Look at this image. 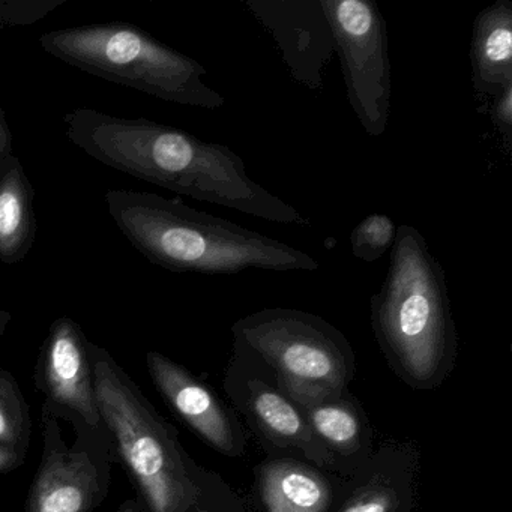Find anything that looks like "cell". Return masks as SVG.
Instances as JSON below:
<instances>
[{
  "label": "cell",
  "instance_id": "1",
  "mask_svg": "<svg viewBox=\"0 0 512 512\" xmlns=\"http://www.w3.org/2000/svg\"><path fill=\"white\" fill-rule=\"evenodd\" d=\"M68 139L98 163L173 193L278 224L307 227L310 218L260 187L238 154L220 143L143 118L95 109L64 116Z\"/></svg>",
  "mask_w": 512,
  "mask_h": 512
},
{
  "label": "cell",
  "instance_id": "2",
  "mask_svg": "<svg viewBox=\"0 0 512 512\" xmlns=\"http://www.w3.org/2000/svg\"><path fill=\"white\" fill-rule=\"evenodd\" d=\"M106 206L119 232L152 265L172 272L236 275L247 269L317 271L305 251L197 211L157 193L109 190Z\"/></svg>",
  "mask_w": 512,
  "mask_h": 512
},
{
  "label": "cell",
  "instance_id": "3",
  "mask_svg": "<svg viewBox=\"0 0 512 512\" xmlns=\"http://www.w3.org/2000/svg\"><path fill=\"white\" fill-rule=\"evenodd\" d=\"M101 418L145 512H211L206 476L178 431L103 347L89 343Z\"/></svg>",
  "mask_w": 512,
  "mask_h": 512
},
{
  "label": "cell",
  "instance_id": "4",
  "mask_svg": "<svg viewBox=\"0 0 512 512\" xmlns=\"http://www.w3.org/2000/svg\"><path fill=\"white\" fill-rule=\"evenodd\" d=\"M388 272L371 296L380 344L413 379L439 373L455 347L446 275L415 227H397Z\"/></svg>",
  "mask_w": 512,
  "mask_h": 512
},
{
  "label": "cell",
  "instance_id": "5",
  "mask_svg": "<svg viewBox=\"0 0 512 512\" xmlns=\"http://www.w3.org/2000/svg\"><path fill=\"white\" fill-rule=\"evenodd\" d=\"M40 46L64 64L167 103L208 110L226 104L206 85L199 62L131 23L56 29L41 35Z\"/></svg>",
  "mask_w": 512,
  "mask_h": 512
},
{
  "label": "cell",
  "instance_id": "6",
  "mask_svg": "<svg viewBox=\"0 0 512 512\" xmlns=\"http://www.w3.org/2000/svg\"><path fill=\"white\" fill-rule=\"evenodd\" d=\"M236 340L275 367L299 400L328 397L343 386L344 338L313 314L263 310L239 320Z\"/></svg>",
  "mask_w": 512,
  "mask_h": 512
},
{
  "label": "cell",
  "instance_id": "7",
  "mask_svg": "<svg viewBox=\"0 0 512 512\" xmlns=\"http://www.w3.org/2000/svg\"><path fill=\"white\" fill-rule=\"evenodd\" d=\"M76 425L73 448L61 433L56 413L41 410L43 458L26 496V512H94L106 500L115 457L106 425L98 430Z\"/></svg>",
  "mask_w": 512,
  "mask_h": 512
},
{
  "label": "cell",
  "instance_id": "8",
  "mask_svg": "<svg viewBox=\"0 0 512 512\" xmlns=\"http://www.w3.org/2000/svg\"><path fill=\"white\" fill-rule=\"evenodd\" d=\"M334 34L347 100L370 137L386 131L392 71L388 31L373 0H320Z\"/></svg>",
  "mask_w": 512,
  "mask_h": 512
},
{
  "label": "cell",
  "instance_id": "9",
  "mask_svg": "<svg viewBox=\"0 0 512 512\" xmlns=\"http://www.w3.org/2000/svg\"><path fill=\"white\" fill-rule=\"evenodd\" d=\"M89 338L70 317L50 326L35 367V386L46 395L44 404L61 418L92 430L104 427L95 391Z\"/></svg>",
  "mask_w": 512,
  "mask_h": 512
},
{
  "label": "cell",
  "instance_id": "10",
  "mask_svg": "<svg viewBox=\"0 0 512 512\" xmlns=\"http://www.w3.org/2000/svg\"><path fill=\"white\" fill-rule=\"evenodd\" d=\"M245 4L272 35L293 79L311 91L322 89L335 43L320 0H247Z\"/></svg>",
  "mask_w": 512,
  "mask_h": 512
},
{
  "label": "cell",
  "instance_id": "11",
  "mask_svg": "<svg viewBox=\"0 0 512 512\" xmlns=\"http://www.w3.org/2000/svg\"><path fill=\"white\" fill-rule=\"evenodd\" d=\"M149 376L167 406L218 451L236 454L235 430L215 395L187 368L160 352L146 353Z\"/></svg>",
  "mask_w": 512,
  "mask_h": 512
},
{
  "label": "cell",
  "instance_id": "12",
  "mask_svg": "<svg viewBox=\"0 0 512 512\" xmlns=\"http://www.w3.org/2000/svg\"><path fill=\"white\" fill-rule=\"evenodd\" d=\"M473 88L494 97L512 85V2L496 0L473 23L470 43Z\"/></svg>",
  "mask_w": 512,
  "mask_h": 512
},
{
  "label": "cell",
  "instance_id": "13",
  "mask_svg": "<svg viewBox=\"0 0 512 512\" xmlns=\"http://www.w3.org/2000/svg\"><path fill=\"white\" fill-rule=\"evenodd\" d=\"M35 190L22 161L11 155L0 166V262L19 265L37 241Z\"/></svg>",
  "mask_w": 512,
  "mask_h": 512
},
{
  "label": "cell",
  "instance_id": "14",
  "mask_svg": "<svg viewBox=\"0 0 512 512\" xmlns=\"http://www.w3.org/2000/svg\"><path fill=\"white\" fill-rule=\"evenodd\" d=\"M265 497L271 512H323L328 488L310 470L283 464L266 476Z\"/></svg>",
  "mask_w": 512,
  "mask_h": 512
},
{
  "label": "cell",
  "instance_id": "15",
  "mask_svg": "<svg viewBox=\"0 0 512 512\" xmlns=\"http://www.w3.org/2000/svg\"><path fill=\"white\" fill-rule=\"evenodd\" d=\"M32 436L28 401L16 377L0 368V446L26 457Z\"/></svg>",
  "mask_w": 512,
  "mask_h": 512
},
{
  "label": "cell",
  "instance_id": "16",
  "mask_svg": "<svg viewBox=\"0 0 512 512\" xmlns=\"http://www.w3.org/2000/svg\"><path fill=\"white\" fill-rule=\"evenodd\" d=\"M253 409L263 425L280 439L292 440L299 446L310 442L311 434L295 407L281 395L266 389L254 392Z\"/></svg>",
  "mask_w": 512,
  "mask_h": 512
},
{
  "label": "cell",
  "instance_id": "17",
  "mask_svg": "<svg viewBox=\"0 0 512 512\" xmlns=\"http://www.w3.org/2000/svg\"><path fill=\"white\" fill-rule=\"evenodd\" d=\"M397 236L394 221L383 214H371L353 229L350 247L362 262L374 263L391 250Z\"/></svg>",
  "mask_w": 512,
  "mask_h": 512
},
{
  "label": "cell",
  "instance_id": "18",
  "mask_svg": "<svg viewBox=\"0 0 512 512\" xmlns=\"http://www.w3.org/2000/svg\"><path fill=\"white\" fill-rule=\"evenodd\" d=\"M311 422L320 436L338 448H349L358 439L359 422L356 416L340 404L314 407Z\"/></svg>",
  "mask_w": 512,
  "mask_h": 512
},
{
  "label": "cell",
  "instance_id": "19",
  "mask_svg": "<svg viewBox=\"0 0 512 512\" xmlns=\"http://www.w3.org/2000/svg\"><path fill=\"white\" fill-rule=\"evenodd\" d=\"M59 2H19L17 10H8L7 5L0 4V28L4 26L31 25L41 17L47 16L50 11L55 10Z\"/></svg>",
  "mask_w": 512,
  "mask_h": 512
},
{
  "label": "cell",
  "instance_id": "20",
  "mask_svg": "<svg viewBox=\"0 0 512 512\" xmlns=\"http://www.w3.org/2000/svg\"><path fill=\"white\" fill-rule=\"evenodd\" d=\"M491 118L500 133L509 140L512 131V85L506 86L499 94L494 95Z\"/></svg>",
  "mask_w": 512,
  "mask_h": 512
},
{
  "label": "cell",
  "instance_id": "21",
  "mask_svg": "<svg viewBox=\"0 0 512 512\" xmlns=\"http://www.w3.org/2000/svg\"><path fill=\"white\" fill-rule=\"evenodd\" d=\"M391 506L392 494L386 490H376L350 503L343 512H389Z\"/></svg>",
  "mask_w": 512,
  "mask_h": 512
},
{
  "label": "cell",
  "instance_id": "22",
  "mask_svg": "<svg viewBox=\"0 0 512 512\" xmlns=\"http://www.w3.org/2000/svg\"><path fill=\"white\" fill-rule=\"evenodd\" d=\"M14 155V137L10 125H8L7 115L0 106V166Z\"/></svg>",
  "mask_w": 512,
  "mask_h": 512
},
{
  "label": "cell",
  "instance_id": "23",
  "mask_svg": "<svg viewBox=\"0 0 512 512\" xmlns=\"http://www.w3.org/2000/svg\"><path fill=\"white\" fill-rule=\"evenodd\" d=\"M23 455L17 454V452L11 451V449L2 448L0 446V476L7 475V473L13 472V470L19 469L23 463H25Z\"/></svg>",
  "mask_w": 512,
  "mask_h": 512
},
{
  "label": "cell",
  "instance_id": "24",
  "mask_svg": "<svg viewBox=\"0 0 512 512\" xmlns=\"http://www.w3.org/2000/svg\"><path fill=\"white\" fill-rule=\"evenodd\" d=\"M116 512H145L143 511V506L140 505L139 500L136 499H128L119 506L118 511Z\"/></svg>",
  "mask_w": 512,
  "mask_h": 512
},
{
  "label": "cell",
  "instance_id": "25",
  "mask_svg": "<svg viewBox=\"0 0 512 512\" xmlns=\"http://www.w3.org/2000/svg\"><path fill=\"white\" fill-rule=\"evenodd\" d=\"M11 320H13V314L10 311L0 310V337L7 332Z\"/></svg>",
  "mask_w": 512,
  "mask_h": 512
}]
</instances>
